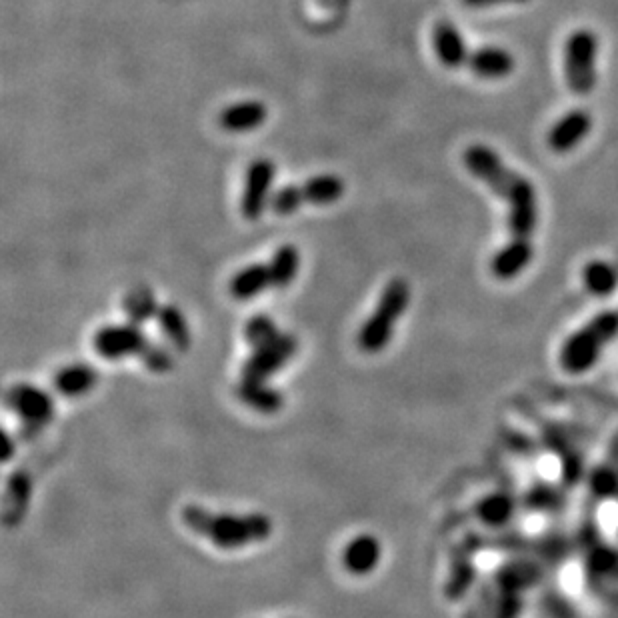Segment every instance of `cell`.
<instances>
[{
    "label": "cell",
    "mask_w": 618,
    "mask_h": 618,
    "mask_svg": "<svg viewBox=\"0 0 618 618\" xmlns=\"http://www.w3.org/2000/svg\"><path fill=\"white\" fill-rule=\"evenodd\" d=\"M598 38L590 30H576L566 40L564 76L572 94L586 96L596 84Z\"/></svg>",
    "instance_id": "277c9868"
},
{
    "label": "cell",
    "mask_w": 618,
    "mask_h": 618,
    "mask_svg": "<svg viewBox=\"0 0 618 618\" xmlns=\"http://www.w3.org/2000/svg\"><path fill=\"white\" fill-rule=\"evenodd\" d=\"M300 268V254L298 248L292 244H282L268 262L270 272V286L274 288H288L290 282L296 278Z\"/></svg>",
    "instance_id": "603a6c76"
},
{
    "label": "cell",
    "mask_w": 618,
    "mask_h": 618,
    "mask_svg": "<svg viewBox=\"0 0 618 618\" xmlns=\"http://www.w3.org/2000/svg\"><path fill=\"white\" fill-rule=\"evenodd\" d=\"M304 190L302 186H296V184H284L280 186L278 190L272 192L270 196V208L280 214V216H288V214H294L302 204H304Z\"/></svg>",
    "instance_id": "83f0119b"
},
{
    "label": "cell",
    "mask_w": 618,
    "mask_h": 618,
    "mask_svg": "<svg viewBox=\"0 0 618 618\" xmlns=\"http://www.w3.org/2000/svg\"><path fill=\"white\" fill-rule=\"evenodd\" d=\"M410 302V286L404 278H392L380 292L378 304L370 318L358 332V346L362 352L376 354L388 346L394 326L406 312Z\"/></svg>",
    "instance_id": "3957f363"
},
{
    "label": "cell",
    "mask_w": 618,
    "mask_h": 618,
    "mask_svg": "<svg viewBox=\"0 0 618 618\" xmlns=\"http://www.w3.org/2000/svg\"><path fill=\"white\" fill-rule=\"evenodd\" d=\"M592 488L598 496H610L616 490V478L610 470H598L592 478Z\"/></svg>",
    "instance_id": "1f68e13d"
},
{
    "label": "cell",
    "mask_w": 618,
    "mask_h": 618,
    "mask_svg": "<svg viewBox=\"0 0 618 618\" xmlns=\"http://www.w3.org/2000/svg\"><path fill=\"white\" fill-rule=\"evenodd\" d=\"M618 336V312L604 310L572 332L560 348L558 362L568 374L588 372L600 358L606 344Z\"/></svg>",
    "instance_id": "7a4b0ae2"
},
{
    "label": "cell",
    "mask_w": 618,
    "mask_h": 618,
    "mask_svg": "<svg viewBox=\"0 0 618 618\" xmlns=\"http://www.w3.org/2000/svg\"><path fill=\"white\" fill-rule=\"evenodd\" d=\"M380 554L382 546L374 534H358L346 544L342 560L348 572L364 576L376 568V564L380 562Z\"/></svg>",
    "instance_id": "5bb4252c"
},
{
    "label": "cell",
    "mask_w": 618,
    "mask_h": 618,
    "mask_svg": "<svg viewBox=\"0 0 618 618\" xmlns=\"http://www.w3.org/2000/svg\"><path fill=\"white\" fill-rule=\"evenodd\" d=\"M236 394L244 404L262 414H274L284 404L282 392L260 380H240Z\"/></svg>",
    "instance_id": "ac0fdd59"
},
{
    "label": "cell",
    "mask_w": 618,
    "mask_h": 618,
    "mask_svg": "<svg viewBox=\"0 0 618 618\" xmlns=\"http://www.w3.org/2000/svg\"><path fill=\"white\" fill-rule=\"evenodd\" d=\"M266 116L268 110L260 100H242L226 106L218 114V124L226 132H248L258 128Z\"/></svg>",
    "instance_id": "9a60e30c"
},
{
    "label": "cell",
    "mask_w": 618,
    "mask_h": 618,
    "mask_svg": "<svg viewBox=\"0 0 618 618\" xmlns=\"http://www.w3.org/2000/svg\"><path fill=\"white\" fill-rule=\"evenodd\" d=\"M476 516L488 526H502L514 516V500L504 492L488 494L476 504Z\"/></svg>",
    "instance_id": "484cf974"
},
{
    "label": "cell",
    "mask_w": 618,
    "mask_h": 618,
    "mask_svg": "<svg viewBox=\"0 0 618 618\" xmlns=\"http://www.w3.org/2000/svg\"><path fill=\"white\" fill-rule=\"evenodd\" d=\"M582 282L592 296H608L618 288V268L608 260H590L582 270Z\"/></svg>",
    "instance_id": "7402d4cb"
},
{
    "label": "cell",
    "mask_w": 618,
    "mask_h": 618,
    "mask_svg": "<svg viewBox=\"0 0 618 618\" xmlns=\"http://www.w3.org/2000/svg\"><path fill=\"white\" fill-rule=\"evenodd\" d=\"M520 608H522V602H520L518 590L502 588V598H500V604L496 606V612H494L492 618H518Z\"/></svg>",
    "instance_id": "4dcf8cb0"
},
{
    "label": "cell",
    "mask_w": 618,
    "mask_h": 618,
    "mask_svg": "<svg viewBox=\"0 0 618 618\" xmlns=\"http://www.w3.org/2000/svg\"><path fill=\"white\" fill-rule=\"evenodd\" d=\"M466 6L480 8V6H494V4H522L528 0H462Z\"/></svg>",
    "instance_id": "d6a6232c"
},
{
    "label": "cell",
    "mask_w": 618,
    "mask_h": 618,
    "mask_svg": "<svg viewBox=\"0 0 618 618\" xmlns=\"http://www.w3.org/2000/svg\"><path fill=\"white\" fill-rule=\"evenodd\" d=\"M508 230L512 238H530L538 224V200L532 182L518 176L508 196Z\"/></svg>",
    "instance_id": "9c48e42d"
},
{
    "label": "cell",
    "mask_w": 618,
    "mask_h": 618,
    "mask_svg": "<svg viewBox=\"0 0 618 618\" xmlns=\"http://www.w3.org/2000/svg\"><path fill=\"white\" fill-rule=\"evenodd\" d=\"M464 164L474 178L482 180L500 198L508 196L510 188L520 176L518 172L510 170L492 148L484 144L468 146L464 150Z\"/></svg>",
    "instance_id": "5b68a950"
},
{
    "label": "cell",
    "mask_w": 618,
    "mask_h": 618,
    "mask_svg": "<svg viewBox=\"0 0 618 618\" xmlns=\"http://www.w3.org/2000/svg\"><path fill=\"white\" fill-rule=\"evenodd\" d=\"M432 44L436 50L438 60L446 68H460L468 62L470 54L466 48V42L458 28L452 22H438L432 32Z\"/></svg>",
    "instance_id": "4fadbf2b"
},
{
    "label": "cell",
    "mask_w": 618,
    "mask_h": 618,
    "mask_svg": "<svg viewBox=\"0 0 618 618\" xmlns=\"http://www.w3.org/2000/svg\"><path fill=\"white\" fill-rule=\"evenodd\" d=\"M468 66L480 78L498 80V78L508 76L514 70V58L504 48L484 46L470 54Z\"/></svg>",
    "instance_id": "2e32d148"
},
{
    "label": "cell",
    "mask_w": 618,
    "mask_h": 618,
    "mask_svg": "<svg viewBox=\"0 0 618 618\" xmlns=\"http://www.w3.org/2000/svg\"><path fill=\"white\" fill-rule=\"evenodd\" d=\"M274 174L276 166L268 158H258L248 166L240 198V210L244 218L258 220L262 216V212L270 204V186L274 182Z\"/></svg>",
    "instance_id": "30bf717a"
},
{
    "label": "cell",
    "mask_w": 618,
    "mask_h": 618,
    "mask_svg": "<svg viewBox=\"0 0 618 618\" xmlns=\"http://www.w3.org/2000/svg\"><path fill=\"white\" fill-rule=\"evenodd\" d=\"M282 330H278L276 322L268 316V314H254L248 322H246V328H244V336H246V342L254 348L258 346H264L268 342H272Z\"/></svg>",
    "instance_id": "4316f807"
},
{
    "label": "cell",
    "mask_w": 618,
    "mask_h": 618,
    "mask_svg": "<svg viewBox=\"0 0 618 618\" xmlns=\"http://www.w3.org/2000/svg\"><path fill=\"white\" fill-rule=\"evenodd\" d=\"M184 524L196 534L208 538L214 546L224 550L244 548L266 540L272 534V520L264 512L228 514L210 512L198 504H188L182 510Z\"/></svg>",
    "instance_id": "6da1fadb"
},
{
    "label": "cell",
    "mask_w": 618,
    "mask_h": 618,
    "mask_svg": "<svg viewBox=\"0 0 618 618\" xmlns=\"http://www.w3.org/2000/svg\"><path fill=\"white\" fill-rule=\"evenodd\" d=\"M98 382V370L86 362L70 364L54 376V386L62 396L76 398L90 392Z\"/></svg>",
    "instance_id": "e0dca14e"
},
{
    "label": "cell",
    "mask_w": 618,
    "mask_h": 618,
    "mask_svg": "<svg viewBox=\"0 0 618 618\" xmlns=\"http://www.w3.org/2000/svg\"><path fill=\"white\" fill-rule=\"evenodd\" d=\"M534 256V246L530 238H510L508 244H504L490 260V272L498 280H510L516 278Z\"/></svg>",
    "instance_id": "8fae6325"
},
{
    "label": "cell",
    "mask_w": 618,
    "mask_h": 618,
    "mask_svg": "<svg viewBox=\"0 0 618 618\" xmlns=\"http://www.w3.org/2000/svg\"><path fill=\"white\" fill-rule=\"evenodd\" d=\"M8 408L24 422L26 428L40 430L54 418V400L48 392L32 384H14L6 392Z\"/></svg>",
    "instance_id": "ba28073f"
},
{
    "label": "cell",
    "mask_w": 618,
    "mask_h": 618,
    "mask_svg": "<svg viewBox=\"0 0 618 618\" xmlns=\"http://www.w3.org/2000/svg\"><path fill=\"white\" fill-rule=\"evenodd\" d=\"M150 338L134 322L126 324H108L102 326L94 338V350L106 360H118L124 356H140L148 346Z\"/></svg>",
    "instance_id": "52a82bcc"
},
{
    "label": "cell",
    "mask_w": 618,
    "mask_h": 618,
    "mask_svg": "<svg viewBox=\"0 0 618 618\" xmlns=\"http://www.w3.org/2000/svg\"><path fill=\"white\" fill-rule=\"evenodd\" d=\"M140 360L150 372H156V374H164V372H170L174 368V356H172L170 348L156 344L152 340L148 342V346L140 354Z\"/></svg>",
    "instance_id": "f1b7e54d"
},
{
    "label": "cell",
    "mask_w": 618,
    "mask_h": 618,
    "mask_svg": "<svg viewBox=\"0 0 618 618\" xmlns=\"http://www.w3.org/2000/svg\"><path fill=\"white\" fill-rule=\"evenodd\" d=\"M298 340L290 332H280L272 342L258 346L242 366V380L266 382L296 354Z\"/></svg>",
    "instance_id": "8992f818"
},
{
    "label": "cell",
    "mask_w": 618,
    "mask_h": 618,
    "mask_svg": "<svg viewBox=\"0 0 618 618\" xmlns=\"http://www.w3.org/2000/svg\"><path fill=\"white\" fill-rule=\"evenodd\" d=\"M122 308L128 316V322L134 324H146L148 320L156 318L158 314V302L156 296L152 292V288H148L146 284H138L134 288H130L122 300Z\"/></svg>",
    "instance_id": "44dd1931"
},
{
    "label": "cell",
    "mask_w": 618,
    "mask_h": 618,
    "mask_svg": "<svg viewBox=\"0 0 618 618\" xmlns=\"http://www.w3.org/2000/svg\"><path fill=\"white\" fill-rule=\"evenodd\" d=\"M592 118L584 110H572L562 116L548 134V144L554 152H568L582 142V138L590 132Z\"/></svg>",
    "instance_id": "7c38bea8"
},
{
    "label": "cell",
    "mask_w": 618,
    "mask_h": 618,
    "mask_svg": "<svg viewBox=\"0 0 618 618\" xmlns=\"http://www.w3.org/2000/svg\"><path fill=\"white\" fill-rule=\"evenodd\" d=\"M470 580H472V566L466 562V558L456 560V564L452 568V576L446 584V596L448 598H460L466 592Z\"/></svg>",
    "instance_id": "f546056e"
},
{
    "label": "cell",
    "mask_w": 618,
    "mask_h": 618,
    "mask_svg": "<svg viewBox=\"0 0 618 618\" xmlns=\"http://www.w3.org/2000/svg\"><path fill=\"white\" fill-rule=\"evenodd\" d=\"M270 286L268 264H248L230 280V294L236 300H250Z\"/></svg>",
    "instance_id": "ffe728a7"
},
{
    "label": "cell",
    "mask_w": 618,
    "mask_h": 618,
    "mask_svg": "<svg viewBox=\"0 0 618 618\" xmlns=\"http://www.w3.org/2000/svg\"><path fill=\"white\" fill-rule=\"evenodd\" d=\"M4 442H6V450H4V460H8V458H10V454H12V448H14V444H12V440H10V436H8V434H4Z\"/></svg>",
    "instance_id": "836d02e7"
},
{
    "label": "cell",
    "mask_w": 618,
    "mask_h": 618,
    "mask_svg": "<svg viewBox=\"0 0 618 618\" xmlns=\"http://www.w3.org/2000/svg\"><path fill=\"white\" fill-rule=\"evenodd\" d=\"M156 322L164 332L166 340L172 344L174 350L186 352L192 344V334L182 310L174 304H162L156 314Z\"/></svg>",
    "instance_id": "d6986e66"
},
{
    "label": "cell",
    "mask_w": 618,
    "mask_h": 618,
    "mask_svg": "<svg viewBox=\"0 0 618 618\" xmlns=\"http://www.w3.org/2000/svg\"><path fill=\"white\" fill-rule=\"evenodd\" d=\"M304 198L310 204H330L336 202L344 194V182L340 176L334 174H318L308 178L302 184Z\"/></svg>",
    "instance_id": "d4e9b609"
},
{
    "label": "cell",
    "mask_w": 618,
    "mask_h": 618,
    "mask_svg": "<svg viewBox=\"0 0 618 618\" xmlns=\"http://www.w3.org/2000/svg\"><path fill=\"white\" fill-rule=\"evenodd\" d=\"M30 478L24 472H14L8 478L6 486V510L4 520L8 526L18 524V520L24 516L26 506L30 502Z\"/></svg>",
    "instance_id": "cb8c5ba5"
}]
</instances>
